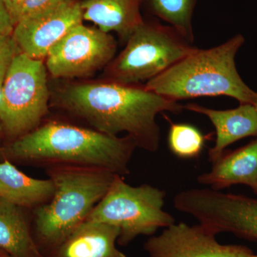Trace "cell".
I'll return each mask as SVG.
<instances>
[{
  "instance_id": "obj_1",
  "label": "cell",
  "mask_w": 257,
  "mask_h": 257,
  "mask_svg": "<svg viewBox=\"0 0 257 257\" xmlns=\"http://www.w3.org/2000/svg\"><path fill=\"white\" fill-rule=\"evenodd\" d=\"M55 103L93 130L111 136L126 133L137 148L150 152L160 148L157 115L184 110L179 101L148 90L145 84L106 80L67 84L57 92Z\"/></svg>"
},
{
  "instance_id": "obj_2",
  "label": "cell",
  "mask_w": 257,
  "mask_h": 257,
  "mask_svg": "<svg viewBox=\"0 0 257 257\" xmlns=\"http://www.w3.org/2000/svg\"><path fill=\"white\" fill-rule=\"evenodd\" d=\"M136 148L127 136H111L92 128L53 121L16 139L3 151L8 158L47 168L96 167L123 177L130 173L128 166Z\"/></svg>"
},
{
  "instance_id": "obj_3",
  "label": "cell",
  "mask_w": 257,
  "mask_h": 257,
  "mask_svg": "<svg viewBox=\"0 0 257 257\" xmlns=\"http://www.w3.org/2000/svg\"><path fill=\"white\" fill-rule=\"evenodd\" d=\"M242 35L218 46L194 51L145 84L148 90L176 101L204 96H226L254 105L257 92L243 82L236 69Z\"/></svg>"
},
{
  "instance_id": "obj_4",
  "label": "cell",
  "mask_w": 257,
  "mask_h": 257,
  "mask_svg": "<svg viewBox=\"0 0 257 257\" xmlns=\"http://www.w3.org/2000/svg\"><path fill=\"white\" fill-rule=\"evenodd\" d=\"M47 173L55 192L48 202L35 209V231L38 243L55 250L87 219L116 175L103 169L74 165L47 167Z\"/></svg>"
},
{
  "instance_id": "obj_5",
  "label": "cell",
  "mask_w": 257,
  "mask_h": 257,
  "mask_svg": "<svg viewBox=\"0 0 257 257\" xmlns=\"http://www.w3.org/2000/svg\"><path fill=\"white\" fill-rule=\"evenodd\" d=\"M197 49L170 25L144 20L128 37L124 50L105 67L104 80L147 83Z\"/></svg>"
},
{
  "instance_id": "obj_6",
  "label": "cell",
  "mask_w": 257,
  "mask_h": 257,
  "mask_svg": "<svg viewBox=\"0 0 257 257\" xmlns=\"http://www.w3.org/2000/svg\"><path fill=\"white\" fill-rule=\"evenodd\" d=\"M165 196V191L157 187L147 184L131 186L116 175L86 220L117 228V243L126 246L139 236H152L159 229L175 224L174 216L164 210Z\"/></svg>"
},
{
  "instance_id": "obj_7",
  "label": "cell",
  "mask_w": 257,
  "mask_h": 257,
  "mask_svg": "<svg viewBox=\"0 0 257 257\" xmlns=\"http://www.w3.org/2000/svg\"><path fill=\"white\" fill-rule=\"evenodd\" d=\"M42 60L25 54L15 57L0 91V122L16 140L40 126L48 111L50 92Z\"/></svg>"
},
{
  "instance_id": "obj_8",
  "label": "cell",
  "mask_w": 257,
  "mask_h": 257,
  "mask_svg": "<svg viewBox=\"0 0 257 257\" xmlns=\"http://www.w3.org/2000/svg\"><path fill=\"white\" fill-rule=\"evenodd\" d=\"M174 206L215 234L229 232L257 241V197L211 188L187 189L176 194Z\"/></svg>"
},
{
  "instance_id": "obj_9",
  "label": "cell",
  "mask_w": 257,
  "mask_h": 257,
  "mask_svg": "<svg viewBox=\"0 0 257 257\" xmlns=\"http://www.w3.org/2000/svg\"><path fill=\"white\" fill-rule=\"evenodd\" d=\"M116 50L117 42L111 34L81 23L51 49L45 65L55 78L87 77L105 68Z\"/></svg>"
},
{
  "instance_id": "obj_10",
  "label": "cell",
  "mask_w": 257,
  "mask_h": 257,
  "mask_svg": "<svg viewBox=\"0 0 257 257\" xmlns=\"http://www.w3.org/2000/svg\"><path fill=\"white\" fill-rule=\"evenodd\" d=\"M81 3L62 0L48 9L19 20L12 35L20 52L35 60L46 58L51 49L71 29L82 23Z\"/></svg>"
},
{
  "instance_id": "obj_11",
  "label": "cell",
  "mask_w": 257,
  "mask_h": 257,
  "mask_svg": "<svg viewBox=\"0 0 257 257\" xmlns=\"http://www.w3.org/2000/svg\"><path fill=\"white\" fill-rule=\"evenodd\" d=\"M216 235L202 224L184 222L165 228L144 244L148 257H249V248L243 245L221 244Z\"/></svg>"
},
{
  "instance_id": "obj_12",
  "label": "cell",
  "mask_w": 257,
  "mask_h": 257,
  "mask_svg": "<svg viewBox=\"0 0 257 257\" xmlns=\"http://www.w3.org/2000/svg\"><path fill=\"white\" fill-rule=\"evenodd\" d=\"M184 109L204 115L215 128V144L208 152L211 164L232 144L242 139L257 137V111L253 104H240L234 109L216 110L189 103L184 105Z\"/></svg>"
},
{
  "instance_id": "obj_13",
  "label": "cell",
  "mask_w": 257,
  "mask_h": 257,
  "mask_svg": "<svg viewBox=\"0 0 257 257\" xmlns=\"http://www.w3.org/2000/svg\"><path fill=\"white\" fill-rule=\"evenodd\" d=\"M197 182L218 191L243 184L257 195V137L234 151L226 150L209 172L197 177Z\"/></svg>"
},
{
  "instance_id": "obj_14",
  "label": "cell",
  "mask_w": 257,
  "mask_h": 257,
  "mask_svg": "<svg viewBox=\"0 0 257 257\" xmlns=\"http://www.w3.org/2000/svg\"><path fill=\"white\" fill-rule=\"evenodd\" d=\"M119 236L114 226L85 220L54 250L52 257H126L116 248Z\"/></svg>"
},
{
  "instance_id": "obj_15",
  "label": "cell",
  "mask_w": 257,
  "mask_h": 257,
  "mask_svg": "<svg viewBox=\"0 0 257 257\" xmlns=\"http://www.w3.org/2000/svg\"><path fill=\"white\" fill-rule=\"evenodd\" d=\"M145 0H84L83 20L92 22L101 31L114 32L126 43L143 23L141 6Z\"/></svg>"
},
{
  "instance_id": "obj_16",
  "label": "cell",
  "mask_w": 257,
  "mask_h": 257,
  "mask_svg": "<svg viewBox=\"0 0 257 257\" xmlns=\"http://www.w3.org/2000/svg\"><path fill=\"white\" fill-rule=\"evenodd\" d=\"M54 192L50 178H32L8 160L0 162V199L23 209H37L48 202Z\"/></svg>"
},
{
  "instance_id": "obj_17",
  "label": "cell",
  "mask_w": 257,
  "mask_h": 257,
  "mask_svg": "<svg viewBox=\"0 0 257 257\" xmlns=\"http://www.w3.org/2000/svg\"><path fill=\"white\" fill-rule=\"evenodd\" d=\"M0 249L13 257H43L23 208L0 199Z\"/></svg>"
},
{
  "instance_id": "obj_18",
  "label": "cell",
  "mask_w": 257,
  "mask_h": 257,
  "mask_svg": "<svg viewBox=\"0 0 257 257\" xmlns=\"http://www.w3.org/2000/svg\"><path fill=\"white\" fill-rule=\"evenodd\" d=\"M154 16L169 24L194 43L192 17L197 0H145Z\"/></svg>"
},
{
  "instance_id": "obj_19",
  "label": "cell",
  "mask_w": 257,
  "mask_h": 257,
  "mask_svg": "<svg viewBox=\"0 0 257 257\" xmlns=\"http://www.w3.org/2000/svg\"><path fill=\"white\" fill-rule=\"evenodd\" d=\"M167 119L170 124L168 145L171 152L180 159L199 157L205 145V136L193 125L174 123Z\"/></svg>"
},
{
  "instance_id": "obj_20",
  "label": "cell",
  "mask_w": 257,
  "mask_h": 257,
  "mask_svg": "<svg viewBox=\"0 0 257 257\" xmlns=\"http://www.w3.org/2000/svg\"><path fill=\"white\" fill-rule=\"evenodd\" d=\"M20 52L13 35L0 37V91L12 62Z\"/></svg>"
},
{
  "instance_id": "obj_21",
  "label": "cell",
  "mask_w": 257,
  "mask_h": 257,
  "mask_svg": "<svg viewBox=\"0 0 257 257\" xmlns=\"http://www.w3.org/2000/svg\"><path fill=\"white\" fill-rule=\"evenodd\" d=\"M61 1L62 0H26L20 20L48 9Z\"/></svg>"
},
{
  "instance_id": "obj_22",
  "label": "cell",
  "mask_w": 257,
  "mask_h": 257,
  "mask_svg": "<svg viewBox=\"0 0 257 257\" xmlns=\"http://www.w3.org/2000/svg\"><path fill=\"white\" fill-rule=\"evenodd\" d=\"M15 25L3 0H0V37L13 35Z\"/></svg>"
},
{
  "instance_id": "obj_23",
  "label": "cell",
  "mask_w": 257,
  "mask_h": 257,
  "mask_svg": "<svg viewBox=\"0 0 257 257\" xmlns=\"http://www.w3.org/2000/svg\"><path fill=\"white\" fill-rule=\"evenodd\" d=\"M15 26L20 20L26 0H3Z\"/></svg>"
},
{
  "instance_id": "obj_24",
  "label": "cell",
  "mask_w": 257,
  "mask_h": 257,
  "mask_svg": "<svg viewBox=\"0 0 257 257\" xmlns=\"http://www.w3.org/2000/svg\"><path fill=\"white\" fill-rule=\"evenodd\" d=\"M0 257H13V256H12L11 255L9 254V253L5 252V251H3V250L0 249Z\"/></svg>"
},
{
  "instance_id": "obj_25",
  "label": "cell",
  "mask_w": 257,
  "mask_h": 257,
  "mask_svg": "<svg viewBox=\"0 0 257 257\" xmlns=\"http://www.w3.org/2000/svg\"><path fill=\"white\" fill-rule=\"evenodd\" d=\"M2 132H3V126H2L1 122H0V134L2 133Z\"/></svg>"
},
{
  "instance_id": "obj_26",
  "label": "cell",
  "mask_w": 257,
  "mask_h": 257,
  "mask_svg": "<svg viewBox=\"0 0 257 257\" xmlns=\"http://www.w3.org/2000/svg\"><path fill=\"white\" fill-rule=\"evenodd\" d=\"M254 106H255V108H256V111H257V99H256V102H255Z\"/></svg>"
},
{
  "instance_id": "obj_27",
  "label": "cell",
  "mask_w": 257,
  "mask_h": 257,
  "mask_svg": "<svg viewBox=\"0 0 257 257\" xmlns=\"http://www.w3.org/2000/svg\"><path fill=\"white\" fill-rule=\"evenodd\" d=\"M249 257H254V254L253 253V254H251Z\"/></svg>"
},
{
  "instance_id": "obj_28",
  "label": "cell",
  "mask_w": 257,
  "mask_h": 257,
  "mask_svg": "<svg viewBox=\"0 0 257 257\" xmlns=\"http://www.w3.org/2000/svg\"><path fill=\"white\" fill-rule=\"evenodd\" d=\"M254 257H257V255H254Z\"/></svg>"
},
{
  "instance_id": "obj_29",
  "label": "cell",
  "mask_w": 257,
  "mask_h": 257,
  "mask_svg": "<svg viewBox=\"0 0 257 257\" xmlns=\"http://www.w3.org/2000/svg\"><path fill=\"white\" fill-rule=\"evenodd\" d=\"M0 151H1V150H0Z\"/></svg>"
},
{
  "instance_id": "obj_30",
  "label": "cell",
  "mask_w": 257,
  "mask_h": 257,
  "mask_svg": "<svg viewBox=\"0 0 257 257\" xmlns=\"http://www.w3.org/2000/svg\"><path fill=\"white\" fill-rule=\"evenodd\" d=\"M43 257H45V256H43Z\"/></svg>"
}]
</instances>
